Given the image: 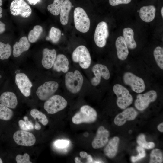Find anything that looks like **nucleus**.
<instances>
[{"instance_id": "nucleus-1", "label": "nucleus", "mask_w": 163, "mask_h": 163, "mask_svg": "<svg viewBox=\"0 0 163 163\" xmlns=\"http://www.w3.org/2000/svg\"><path fill=\"white\" fill-rule=\"evenodd\" d=\"M97 117L96 110L88 105L82 106L79 111L72 117V121L75 124L82 123H92L94 122Z\"/></svg>"}, {"instance_id": "nucleus-2", "label": "nucleus", "mask_w": 163, "mask_h": 163, "mask_svg": "<svg viewBox=\"0 0 163 163\" xmlns=\"http://www.w3.org/2000/svg\"><path fill=\"white\" fill-rule=\"evenodd\" d=\"M83 78L78 70L74 72H69L66 74L65 83L67 89L73 94H76L80 90L83 85Z\"/></svg>"}, {"instance_id": "nucleus-3", "label": "nucleus", "mask_w": 163, "mask_h": 163, "mask_svg": "<svg viewBox=\"0 0 163 163\" xmlns=\"http://www.w3.org/2000/svg\"><path fill=\"white\" fill-rule=\"evenodd\" d=\"M73 17L76 29L82 33L87 32L90 27V21L84 9L80 7L75 8L74 11Z\"/></svg>"}, {"instance_id": "nucleus-4", "label": "nucleus", "mask_w": 163, "mask_h": 163, "mask_svg": "<svg viewBox=\"0 0 163 163\" xmlns=\"http://www.w3.org/2000/svg\"><path fill=\"white\" fill-rule=\"evenodd\" d=\"M113 90L117 97V104L120 108L125 109L132 104V96L124 87L120 84H116L113 86Z\"/></svg>"}, {"instance_id": "nucleus-5", "label": "nucleus", "mask_w": 163, "mask_h": 163, "mask_svg": "<svg viewBox=\"0 0 163 163\" xmlns=\"http://www.w3.org/2000/svg\"><path fill=\"white\" fill-rule=\"evenodd\" d=\"M73 61L78 63L81 68L84 69L88 68L91 63V58L87 48L84 45L78 46L72 54Z\"/></svg>"}, {"instance_id": "nucleus-6", "label": "nucleus", "mask_w": 163, "mask_h": 163, "mask_svg": "<svg viewBox=\"0 0 163 163\" xmlns=\"http://www.w3.org/2000/svg\"><path fill=\"white\" fill-rule=\"evenodd\" d=\"M66 100L62 96H52L45 102L44 108L48 114H54L62 110L67 106Z\"/></svg>"}, {"instance_id": "nucleus-7", "label": "nucleus", "mask_w": 163, "mask_h": 163, "mask_svg": "<svg viewBox=\"0 0 163 163\" xmlns=\"http://www.w3.org/2000/svg\"><path fill=\"white\" fill-rule=\"evenodd\" d=\"M123 80L125 84L130 86L132 91L136 93H141L145 90V85L143 79L131 72L125 73Z\"/></svg>"}, {"instance_id": "nucleus-8", "label": "nucleus", "mask_w": 163, "mask_h": 163, "mask_svg": "<svg viewBox=\"0 0 163 163\" xmlns=\"http://www.w3.org/2000/svg\"><path fill=\"white\" fill-rule=\"evenodd\" d=\"M59 87L58 83L54 81L45 82L37 88L36 94L41 100L48 99L56 92Z\"/></svg>"}, {"instance_id": "nucleus-9", "label": "nucleus", "mask_w": 163, "mask_h": 163, "mask_svg": "<svg viewBox=\"0 0 163 163\" xmlns=\"http://www.w3.org/2000/svg\"><path fill=\"white\" fill-rule=\"evenodd\" d=\"M157 97V92L153 90L142 94H138L135 101V106L138 110H143L147 108L150 102H154L156 100Z\"/></svg>"}, {"instance_id": "nucleus-10", "label": "nucleus", "mask_w": 163, "mask_h": 163, "mask_svg": "<svg viewBox=\"0 0 163 163\" xmlns=\"http://www.w3.org/2000/svg\"><path fill=\"white\" fill-rule=\"evenodd\" d=\"M109 36L107 23L103 21L99 22L96 27L94 35V40L97 46L99 47H104Z\"/></svg>"}, {"instance_id": "nucleus-11", "label": "nucleus", "mask_w": 163, "mask_h": 163, "mask_svg": "<svg viewBox=\"0 0 163 163\" xmlns=\"http://www.w3.org/2000/svg\"><path fill=\"white\" fill-rule=\"evenodd\" d=\"M10 9L13 15H20L24 18L29 17L32 13L30 7L24 0H13L11 3Z\"/></svg>"}, {"instance_id": "nucleus-12", "label": "nucleus", "mask_w": 163, "mask_h": 163, "mask_svg": "<svg viewBox=\"0 0 163 163\" xmlns=\"http://www.w3.org/2000/svg\"><path fill=\"white\" fill-rule=\"evenodd\" d=\"M15 142L18 145L25 146H31L35 143L36 138L31 133L24 130H18L13 135Z\"/></svg>"}, {"instance_id": "nucleus-13", "label": "nucleus", "mask_w": 163, "mask_h": 163, "mask_svg": "<svg viewBox=\"0 0 163 163\" xmlns=\"http://www.w3.org/2000/svg\"><path fill=\"white\" fill-rule=\"evenodd\" d=\"M15 82L24 96L28 97L30 95L33 85L25 74L22 73L17 74L15 75Z\"/></svg>"}, {"instance_id": "nucleus-14", "label": "nucleus", "mask_w": 163, "mask_h": 163, "mask_svg": "<svg viewBox=\"0 0 163 163\" xmlns=\"http://www.w3.org/2000/svg\"><path fill=\"white\" fill-rule=\"evenodd\" d=\"M92 71L95 76L91 80V83L93 86H96L99 84L101 77L105 80H108L110 78L109 71L104 65L100 64L95 65L92 68Z\"/></svg>"}, {"instance_id": "nucleus-15", "label": "nucleus", "mask_w": 163, "mask_h": 163, "mask_svg": "<svg viewBox=\"0 0 163 163\" xmlns=\"http://www.w3.org/2000/svg\"><path fill=\"white\" fill-rule=\"evenodd\" d=\"M109 134V131L103 126L99 127L96 136L92 142L93 148L97 149L104 146L108 142Z\"/></svg>"}, {"instance_id": "nucleus-16", "label": "nucleus", "mask_w": 163, "mask_h": 163, "mask_svg": "<svg viewBox=\"0 0 163 163\" xmlns=\"http://www.w3.org/2000/svg\"><path fill=\"white\" fill-rule=\"evenodd\" d=\"M138 114L137 112L132 107L126 108L122 112L116 116L114 120V123L118 126H122L127 121L134 120Z\"/></svg>"}, {"instance_id": "nucleus-17", "label": "nucleus", "mask_w": 163, "mask_h": 163, "mask_svg": "<svg viewBox=\"0 0 163 163\" xmlns=\"http://www.w3.org/2000/svg\"><path fill=\"white\" fill-rule=\"evenodd\" d=\"M57 56L56 50L45 48L43 50L42 64L46 69L51 68L53 66Z\"/></svg>"}, {"instance_id": "nucleus-18", "label": "nucleus", "mask_w": 163, "mask_h": 163, "mask_svg": "<svg viewBox=\"0 0 163 163\" xmlns=\"http://www.w3.org/2000/svg\"><path fill=\"white\" fill-rule=\"evenodd\" d=\"M118 58L121 60H124L127 58L129 52L127 46L124 38L122 36L117 37L115 42Z\"/></svg>"}, {"instance_id": "nucleus-19", "label": "nucleus", "mask_w": 163, "mask_h": 163, "mask_svg": "<svg viewBox=\"0 0 163 163\" xmlns=\"http://www.w3.org/2000/svg\"><path fill=\"white\" fill-rule=\"evenodd\" d=\"M0 103L8 108L14 109L18 104V100L14 93L6 91L1 95Z\"/></svg>"}, {"instance_id": "nucleus-20", "label": "nucleus", "mask_w": 163, "mask_h": 163, "mask_svg": "<svg viewBox=\"0 0 163 163\" xmlns=\"http://www.w3.org/2000/svg\"><path fill=\"white\" fill-rule=\"evenodd\" d=\"M119 138L115 136L109 141L104 149V152L105 155L110 158H114L117 152Z\"/></svg>"}, {"instance_id": "nucleus-21", "label": "nucleus", "mask_w": 163, "mask_h": 163, "mask_svg": "<svg viewBox=\"0 0 163 163\" xmlns=\"http://www.w3.org/2000/svg\"><path fill=\"white\" fill-rule=\"evenodd\" d=\"M69 62L66 57L62 54H59L53 66L54 70L57 72L62 71L65 73L69 69Z\"/></svg>"}, {"instance_id": "nucleus-22", "label": "nucleus", "mask_w": 163, "mask_h": 163, "mask_svg": "<svg viewBox=\"0 0 163 163\" xmlns=\"http://www.w3.org/2000/svg\"><path fill=\"white\" fill-rule=\"evenodd\" d=\"M141 19L146 22H150L154 19L156 12L155 6L152 5L144 6L139 11Z\"/></svg>"}, {"instance_id": "nucleus-23", "label": "nucleus", "mask_w": 163, "mask_h": 163, "mask_svg": "<svg viewBox=\"0 0 163 163\" xmlns=\"http://www.w3.org/2000/svg\"><path fill=\"white\" fill-rule=\"evenodd\" d=\"M30 46V43L27 37H22L19 42H16L14 45L13 53L14 56H19L22 53L28 50Z\"/></svg>"}, {"instance_id": "nucleus-24", "label": "nucleus", "mask_w": 163, "mask_h": 163, "mask_svg": "<svg viewBox=\"0 0 163 163\" xmlns=\"http://www.w3.org/2000/svg\"><path fill=\"white\" fill-rule=\"evenodd\" d=\"M72 6L69 0H64L60 11V20L61 24L66 25L68 23L69 14Z\"/></svg>"}, {"instance_id": "nucleus-25", "label": "nucleus", "mask_w": 163, "mask_h": 163, "mask_svg": "<svg viewBox=\"0 0 163 163\" xmlns=\"http://www.w3.org/2000/svg\"><path fill=\"white\" fill-rule=\"evenodd\" d=\"M123 37L128 48L133 49L137 46L136 43L134 38V32L129 27L124 28L123 30Z\"/></svg>"}, {"instance_id": "nucleus-26", "label": "nucleus", "mask_w": 163, "mask_h": 163, "mask_svg": "<svg viewBox=\"0 0 163 163\" xmlns=\"http://www.w3.org/2000/svg\"><path fill=\"white\" fill-rule=\"evenodd\" d=\"M43 31V28L41 26L39 25L34 26L33 29L28 34V41L31 43L35 42L39 38Z\"/></svg>"}, {"instance_id": "nucleus-27", "label": "nucleus", "mask_w": 163, "mask_h": 163, "mask_svg": "<svg viewBox=\"0 0 163 163\" xmlns=\"http://www.w3.org/2000/svg\"><path fill=\"white\" fill-rule=\"evenodd\" d=\"M61 35V31L59 29L52 27L50 30L48 37H46V39L54 43H56L59 41Z\"/></svg>"}, {"instance_id": "nucleus-28", "label": "nucleus", "mask_w": 163, "mask_h": 163, "mask_svg": "<svg viewBox=\"0 0 163 163\" xmlns=\"http://www.w3.org/2000/svg\"><path fill=\"white\" fill-rule=\"evenodd\" d=\"M11 46L8 43L5 44L0 42V59H8L11 54Z\"/></svg>"}, {"instance_id": "nucleus-29", "label": "nucleus", "mask_w": 163, "mask_h": 163, "mask_svg": "<svg viewBox=\"0 0 163 163\" xmlns=\"http://www.w3.org/2000/svg\"><path fill=\"white\" fill-rule=\"evenodd\" d=\"M64 0H54L53 3L47 6L48 11L53 15H58Z\"/></svg>"}, {"instance_id": "nucleus-30", "label": "nucleus", "mask_w": 163, "mask_h": 163, "mask_svg": "<svg viewBox=\"0 0 163 163\" xmlns=\"http://www.w3.org/2000/svg\"><path fill=\"white\" fill-rule=\"evenodd\" d=\"M13 112L12 110L5 105L0 104V119L9 120L12 117Z\"/></svg>"}, {"instance_id": "nucleus-31", "label": "nucleus", "mask_w": 163, "mask_h": 163, "mask_svg": "<svg viewBox=\"0 0 163 163\" xmlns=\"http://www.w3.org/2000/svg\"><path fill=\"white\" fill-rule=\"evenodd\" d=\"M30 114L34 119L37 118L38 121L44 126L47 125L48 123V119L46 115L36 109H32L30 112Z\"/></svg>"}, {"instance_id": "nucleus-32", "label": "nucleus", "mask_w": 163, "mask_h": 163, "mask_svg": "<svg viewBox=\"0 0 163 163\" xmlns=\"http://www.w3.org/2000/svg\"><path fill=\"white\" fill-rule=\"evenodd\" d=\"M163 161V153L157 148L152 150L150 154V163H161Z\"/></svg>"}, {"instance_id": "nucleus-33", "label": "nucleus", "mask_w": 163, "mask_h": 163, "mask_svg": "<svg viewBox=\"0 0 163 163\" xmlns=\"http://www.w3.org/2000/svg\"><path fill=\"white\" fill-rule=\"evenodd\" d=\"M153 55L158 67L163 69V49L160 46L157 47L154 50Z\"/></svg>"}, {"instance_id": "nucleus-34", "label": "nucleus", "mask_w": 163, "mask_h": 163, "mask_svg": "<svg viewBox=\"0 0 163 163\" xmlns=\"http://www.w3.org/2000/svg\"><path fill=\"white\" fill-rule=\"evenodd\" d=\"M137 142L139 146L144 148L151 149L153 148L155 146V144L154 142H147L145 135L142 134L139 135L138 136Z\"/></svg>"}, {"instance_id": "nucleus-35", "label": "nucleus", "mask_w": 163, "mask_h": 163, "mask_svg": "<svg viewBox=\"0 0 163 163\" xmlns=\"http://www.w3.org/2000/svg\"><path fill=\"white\" fill-rule=\"evenodd\" d=\"M136 150L139 153L138 155L136 156H132L131 158L132 162L135 163L138 161L146 156L145 151L143 147L139 146L136 147Z\"/></svg>"}, {"instance_id": "nucleus-36", "label": "nucleus", "mask_w": 163, "mask_h": 163, "mask_svg": "<svg viewBox=\"0 0 163 163\" xmlns=\"http://www.w3.org/2000/svg\"><path fill=\"white\" fill-rule=\"evenodd\" d=\"M30 159V156L27 153H24L23 155L18 154L16 156L15 158L17 163H32Z\"/></svg>"}, {"instance_id": "nucleus-37", "label": "nucleus", "mask_w": 163, "mask_h": 163, "mask_svg": "<svg viewBox=\"0 0 163 163\" xmlns=\"http://www.w3.org/2000/svg\"><path fill=\"white\" fill-rule=\"evenodd\" d=\"M69 143V141L66 140H58L55 141L54 145L57 148H64L67 147Z\"/></svg>"}, {"instance_id": "nucleus-38", "label": "nucleus", "mask_w": 163, "mask_h": 163, "mask_svg": "<svg viewBox=\"0 0 163 163\" xmlns=\"http://www.w3.org/2000/svg\"><path fill=\"white\" fill-rule=\"evenodd\" d=\"M131 0H109L110 4L112 6L117 5L120 4H127L129 3Z\"/></svg>"}, {"instance_id": "nucleus-39", "label": "nucleus", "mask_w": 163, "mask_h": 163, "mask_svg": "<svg viewBox=\"0 0 163 163\" xmlns=\"http://www.w3.org/2000/svg\"><path fill=\"white\" fill-rule=\"evenodd\" d=\"M23 118L28 130L33 129L34 128L33 125L30 121L28 120V117L27 116H25Z\"/></svg>"}, {"instance_id": "nucleus-40", "label": "nucleus", "mask_w": 163, "mask_h": 163, "mask_svg": "<svg viewBox=\"0 0 163 163\" xmlns=\"http://www.w3.org/2000/svg\"><path fill=\"white\" fill-rule=\"evenodd\" d=\"M18 124L20 128L23 130L27 131L28 129L26 126L25 122L22 120H20L18 121Z\"/></svg>"}, {"instance_id": "nucleus-41", "label": "nucleus", "mask_w": 163, "mask_h": 163, "mask_svg": "<svg viewBox=\"0 0 163 163\" xmlns=\"http://www.w3.org/2000/svg\"><path fill=\"white\" fill-rule=\"evenodd\" d=\"M5 25L0 21V34L3 32L5 30Z\"/></svg>"}, {"instance_id": "nucleus-42", "label": "nucleus", "mask_w": 163, "mask_h": 163, "mask_svg": "<svg viewBox=\"0 0 163 163\" xmlns=\"http://www.w3.org/2000/svg\"><path fill=\"white\" fill-rule=\"evenodd\" d=\"M79 155L82 158H86L88 155L87 153L84 151L81 152L79 153Z\"/></svg>"}, {"instance_id": "nucleus-43", "label": "nucleus", "mask_w": 163, "mask_h": 163, "mask_svg": "<svg viewBox=\"0 0 163 163\" xmlns=\"http://www.w3.org/2000/svg\"><path fill=\"white\" fill-rule=\"evenodd\" d=\"M158 129L161 132H163V123L159 124L157 126Z\"/></svg>"}, {"instance_id": "nucleus-44", "label": "nucleus", "mask_w": 163, "mask_h": 163, "mask_svg": "<svg viewBox=\"0 0 163 163\" xmlns=\"http://www.w3.org/2000/svg\"><path fill=\"white\" fill-rule=\"evenodd\" d=\"M35 129L37 130H39L41 128L40 125L37 121H36L35 124L34 126Z\"/></svg>"}, {"instance_id": "nucleus-45", "label": "nucleus", "mask_w": 163, "mask_h": 163, "mask_svg": "<svg viewBox=\"0 0 163 163\" xmlns=\"http://www.w3.org/2000/svg\"><path fill=\"white\" fill-rule=\"evenodd\" d=\"M31 5H35L40 2V0H27Z\"/></svg>"}, {"instance_id": "nucleus-46", "label": "nucleus", "mask_w": 163, "mask_h": 163, "mask_svg": "<svg viewBox=\"0 0 163 163\" xmlns=\"http://www.w3.org/2000/svg\"><path fill=\"white\" fill-rule=\"evenodd\" d=\"M87 163H91L93 161V159L91 156L90 155H88L87 158Z\"/></svg>"}, {"instance_id": "nucleus-47", "label": "nucleus", "mask_w": 163, "mask_h": 163, "mask_svg": "<svg viewBox=\"0 0 163 163\" xmlns=\"http://www.w3.org/2000/svg\"><path fill=\"white\" fill-rule=\"evenodd\" d=\"M74 160L75 162L76 163H82L78 157H76L75 158Z\"/></svg>"}, {"instance_id": "nucleus-48", "label": "nucleus", "mask_w": 163, "mask_h": 163, "mask_svg": "<svg viewBox=\"0 0 163 163\" xmlns=\"http://www.w3.org/2000/svg\"><path fill=\"white\" fill-rule=\"evenodd\" d=\"M2 9L1 7H0V18L2 17Z\"/></svg>"}, {"instance_id": "nucleus-49", "label": "nucleus", "mask_w": 163, "mask_h": 163, "mask_svg": "<svg viewBox=\"0 0 163 163\" xmlns=\"http://www.w3.org/2000/svg\"><path fill=\"white\" fill-rule=\"evenodd\" d=\"M161 15L162 16V17L163 18V7H162L161 9Z\"/></svg>"}, {"instance_id": "nucleus-50", "label": "nucleus", "mask_w": 163, "mask_h": 163, "mask_svg": "<svg viewBox=\"0 0 163 163\" xmlns=\"http://www.w3.org/2000/svg\"><path fill=\"white\" fill-rule=\"evenodd\" d=\"M2 0H0V6L2 5Z\"/></svg>"}, {"instance_id": "nucleus-51", "label": "nucleus", "mask_w": 163, "mask_h": 163, "mask_svg": "<svg viewBox=\"0 0 163 163\" xmlns=\"http://www.w3.org/2000/svg\"><path fill=\"white\" fill-rule=\"evenodd\" d=\"M3 163L2 161L1 158H0V163Z\"/></svg>"}]
</instances>
